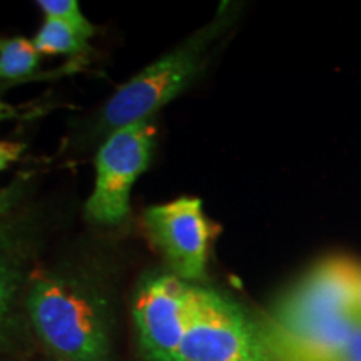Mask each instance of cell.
I'll use <instances>...</instances> for the list:
<instances>
[{"instance_id": "obj_3", "label": "cell", "mask_w": 361, "mask_h": 361, "mask_svg": "<svg viewBox=\"0 0 361 361\" xmlns=\"http://www.w3.org/2000/svg\"><path fill=\"white\" fill-rule=\"evenodd\" d=\"M223 20L218 17L121 85L104 107L102 129L111 134L126 126L144 123L178 97L201 71L204 54L223 27Z\"/></svg>"}, {"instance_id": "obj_4", "label": "cell", "mask_w": 361, "mask_h": 361, "mask_svg": "<svg viewBox=\"0 0 361 361\" xmlns=\"http://www.w3.org/2000/svg\"><path fill=\"white\" fill-rule=\"evenodd\" d=\"M173 361H271L258 323L218 291L197 288Z\"/></svg>"}, {"instance_id": "obj_7", "label": "cell", "mask_w": 361, "mask_h": 361, "mask_svg": "<svg viewBox=\"0 0 361 361\" xmlns=\"http://www.w3.org/2000/svg\"><path fill=\"white\" fill-rule=\"evenodd\" d=\"M144 228L174 276L188 283L204 278L213 231L200 200L179 197L149 207L144 214Z\"/></svg>"}, {"instance_id": "obj_11", "label": "cell", "mask_w": 361, "mask_h": 361, "mask_svg": "<svg viewBox=\"0 0 361 361\" xmlns=\"http://www.w3.org/2000/svg\"><path fill=\"white\" fill-rule=\"evenodd\" d=\"M37 6L45 13V17L64 20L66 24L79 30L84 37L90 39L96 32L94 25L85 19V16L79 7V2H75V0H39Z\"/></svg>"}, {"instance_id": "obj_14", "label": "cell", "mask_w": 361, "mask_h": 361, "mask_svg": "<svg viewBox=\"0 0 361 361\" xmlns=\"http://www.w3.org/2000/svg\"><path fill=\"white\" fill-rule=\"evenodd\" d=\"M11 197H12V192L8 191H0V213H4V211L7 209L8 204H11Z\"/></svg>"}, {"instance_id": "obj_6", "label": "cell", "mask_w": 361, "mask_h": 361, "mask_svg": "<svg viewBox=\"0 0 361 361\" xmlns=\"http://www.w3.org/2000/svg\"><path fill=\"white\" fill-rule=\"evenodd\" d=\"M197 288L174 274L149 278L134 301V323L149 361H173L191 319Z\"/></svg>"}, {"instance_id": "obj_15", "label": "cell", "mask_w": 361, "mask_h": 361, "mask_svg": "<svg viewBox=\"0 0 361 361\" xmlns=\"http://www.w3.org/2000/svg\"><path fill=\"white\" fill-rule=\"evenodd\" d=\"M0 112H12V109H11V107L7 106L6 102H2V101H0Z\"/></svg>"}, {"instance_id": "obj_5", "label": "cell", "mask_w": 361, "mask_h": 361, "mask_svg": "<svg viewBox=\"0 0 361 361\" xmlns=\"http://www.w3.org/2000/svg\"><path fill=\"white\" fill-rule=\"evenodd\" d=\"M156 128L149 121L130 124L107 135L96 156V183L85 204L94 223H123L130 209V192L151 161Z\"/></svg>"}, {"instance_id": "obj_1", "label": "cell", "mask_w": 361, "mask_h": 361, "mask_svg": "<svg viewBox=\"0 0 361 361\" xmlns=\"http://www.w3.org/2000/svg\"><path fill=\"white\" fill-rule=\"evenodd\" d=\"M361 264L335 255L279 298L258 328L271 361L316 355L345 340L361 316Z\"/></svg>"}, {"instance_id": "obj_13", "label": "cell", "mask_w": 361, "mask_h": 361, "mask_svg": "<svg viewBox=\"0 0 361 361\" xmlns=\"http://www.w3.org/2000/svg\"><path fill=\"white\" fill-rule=\"evenodd\" d=\"M336 361H361V319L355 329L353 336L350 338L348 345L343 350V353L338 356Z\"/></svg>"}, {"instance_id": "obj_10", "label": "cell", "mask_w": 361, "mask_h": 361, "mask_svg": "<svg viewBox=\"0 0 361 361\" xmlns=\"http://www.w3.org/2000/svg\"><path fill=\"white\" fill-rule=\"evenodd\" d=\"M20 286V273L17 264L6 255H0V336L6 331L13 301Z\"/></svg>"}, {"instance_id": "obj_2", "label": "cell", "mask_w": 361, "mask_h": 361, "mask_svg": "<svg viewBox=\"0 0 361 361\" xmlns=\"http://www.w3.org/2000/svg\"><path fill=\"white\" fill-rule=\"evenodd\" d=\"M27 310L40 340L62 360L109 358L107 313L87 288L62 278L40 276L30 286Z\"/></svg>"}, {"instance_id": "obj_9", "label": "cell", "mask_w": 361, "mask_h": 361, "mask_svg": "<svg viewBox=\"0 0 361 361\" xmlns=\"http://www.w3.org/2000/svg\"><path fill=\"white\" fill-rule=\"evenodd\" d=\"M40 56H79L89 45V39L64 20L45 17L39 32L32 39Z\"/></svg>"}, {"instance_id": "obj_12", "label": "cell", "mask_w": 361, "mask_h": 361, "mask_svg": "<svg viewBox=\"0 0 361 361\" xmlns=\"http://www.w3.org/2000/svg\"><path fill=\"white\" fill-rule=\"evenodd\" d=\"M11 117V112H0V123L4 119ZM22 151H24V144L11 142V141H0V173L6 171L12 162L19 159Z\"/></svg>"}, {"instance_id": "obj_8", "label": "cell", "mask_w": 361, "mask_h": 361, "mask_svg": "<svg viewBox=\"0 0 361 361\" xmlns=\"http://www.w3.org/2000/svg\"><path fill=\"white\" fill-rule=\"evenodd\" d=\"M40 64V54L32 40L0 39V87L32 79Z\"/></svg>"}, {"instance_id": "obj_16", "label": "cell", "mask_w": 361, "mask_h": 361, "mask_svg": "<svg viewBox=\"0 0 361 361\" xmlns=\"http://www.w3.org/2000/svg\"><path fill=\"white\" fill-rule=\"evenodd\" d=\"M360 308H361V283H360Z\"/></svg>"}]
</instances>
